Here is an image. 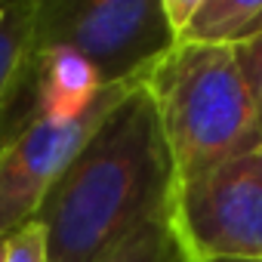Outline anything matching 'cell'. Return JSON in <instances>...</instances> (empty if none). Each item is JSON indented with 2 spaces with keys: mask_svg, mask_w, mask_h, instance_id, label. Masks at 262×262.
<instances>
[{
  "mask_svg": "<svg viewBox=\"0 0 262 262\" xmlns=\"http://www.w3.org/2000/svg\"><path fill=\"white\" fill-rule=\"evenodd\" d=\"M194 10H198V0H164V16H167V22H170L173 34H176V43H179L182 31L188 28V22H191Z\"/></svg>",
  "mask_w": 262,
  "mask_h": 262,
  "instance_id": "8fae6325",
  "label": "cell"
},
{
  "mask_svg": "<svg viewBox=\"0 0 262 262\" xmlns=\"http://www.w3.org/2000/svg\"><path fill=\"white\" fill-rule=\"evenodd\" d=\"M37 0H10L0 4V123H4L22 71L34 50Z\"/></svg>",
  "mask_w": 262,
  "mask_h": 262,
  "instance_id": "52a82bcc",
  "label": "cell"
},
{
  "mask_svg": "<svg viewBox=\"0 0 262 262\" xmlns=\"http://www.w3.org/2000/svg\"><path fill=\"white\" fill-rule=\"evenodd\" d=\"M139 83L155 105L179 182L262 145L234 50L176 43Z\"/></svg>",
  "mask_w": 262,
  "mask_h": 262,
  "instance_id": "7a4b0ae2",
  "label": "cell"
},
{
  "mask_svg": "<svg viewBox=\"0 0 262 262\" xmlns=\"http://www.w3.org/2000/svg\"><path fill=\"white\" fill-rule=\"evenodd\" d=\"M7 259V234H0V262Z\"/></svg>",
  "mask_w": 262,
  "mask_h": 262,
  "instance_id": "7c38bea8",
  "label": "cell"
},
{
  "mask_svg": "<svg viewBox=\"0 0 262 262\" xmlns=\"http://www.w3.org/2000/svg\"><path fill=\"white\" fill-rule=\"evenodd\" d=\"M234 56H237L241 71H244V80H247V90L253 99V111H256V126H259V136H262V37L237 47Z\"/></svg>",
  "mask_w": 262,
  "mask_h": 262,
  "instance_id": "30bf717a",
  "label": "cell"
},
{
  "mask_svg": "<svg viewBox=\"0 0 262 262\" xmlns=\"http://www.w3.org/2000/svg\"><path fill=\"white\" fill-rule=\"evenodd\" d=\"M170 228L188 262L262 259V145L179 182Z\"/></svg>",
  "mask_w": 262,
  "mask_h": 262,
  "instance_id": "277c9868",
  "label": "cell"
},
{
  "mask_svg": "<svg viewBox=\"0 0 262 262\" xmlns=\"http://www.w3.org/2000/svg\"><path fill=\"white\" fill-rule=\"evenodd\" d=\"M102 262H188L170 222H155L139 228L133 237H126L114 247Z\"/></svg>",
  "mask_w": 262,
  "mask_h": 262,
  "instance_id": "ba28073f",
  "label": "cell"
},
{
  "mask_svg": "<svg viewBox=\"0 0 262 262\" xmlns=\"http://www.w3.org/2000/svg\"><path fill=\"white\" fill-rule=\"evenodd\" d=\"M129 86L136 83L108 86L80 114H40L0 142V234L10 237L37 216L56 179Z\"/></svg>",
  "mask_w": 262,
  "mask_h": 262,
  "instance_id": "5b68a950",
  "label": "cell"
},
{
  "mask_svg": "<svg viewBox=\"0 0 262 262\" xmlns=\"http://www.w3.org/2000/svg\"><path fill=\"white\" fill-rule=\"evenodd\" d=\"M176 167L142 83L108 111L37 210L50 262H102L139 228L170 222Z\"/></svg>",
  "mask_w": 262,
  "mask_h": 262,
  "instance_id": "6da1fadb",
  "label": "cell"
},
{
  "mask_svg": "<svg viewBox=\"0 0 262 262\" xmlns=\"http://www.w3.org/2000/svg\"><path fill=\"white\" fill-rule=\"evenodd\" d=\"M213 262H262V259H213Z\"/></svg>",
  "mask_w": 262,
  "mask_h": 262,
  "instance_id": "4fadbf2b",
  "label": "cell"
},
{
  "mask_svg": "<svg viewBox=\"0 0 262 262\" xmlns=\"http://www.w3.org/2000/svg\"><path fill=\"white\" fill-rule=\"evenodd\" d=\"M256 37H262V0H198L179 43L237 50Z\"/></svg>",
  "mask_w": 262,
  "mask_h": 262,
  "instance_id": "8992f818",
  "label": "cell"
},
{
  "mask_svg": "<svg viewBox=\"0 0 262 262\" xmlns=\"http://www.w3.org/2000/svg\"><path fill=\"white\" fill-rule=\"evenodd\" d=\"M34 47L68 50L105 86H126L176 47V34L164 0H37Z\"/></svg>",
  "mask_w": 262,
  "mask_h": 262,
  "instance_id": "3957f363",
  "label": "cell"
},
{
  "mask_svg": "<svg viewBox=\"0 0 262 262\" xmlns=\"http://www.w3.org/2000/svg\"><path fill=\"white\" fill-rule=\"evenodd\" d=\"M4 262H50L47 259V237L37 219L22 225L7 237V259Z\"/></svg>",
  "mask_w": 262,
  "mask_h": 262,
  "instance_id": "9c48e42d",
  "label": "cell"
}]
</instances>
